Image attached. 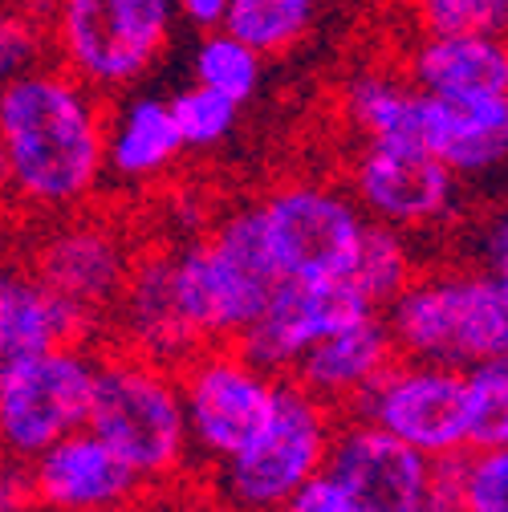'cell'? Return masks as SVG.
Segmentation results:
<instances>
[{
	"label": "cell",
	"instance_id": "24",
	"mask_svg": "<svg viewBox=\"0 0 508 512\" xmlns=\"http://www.w3.org/2000/svg\"><path fill=\"white\" fill-rule=\"evenodd\" d=\"M411 98L415 86L407 78L391 74H358L346 86V114L366 143H399L407 135V118H411Z\"/></svg>",
	"mask_w": 508,
	"mask_h": 512
},
{
	"label": "cell",
	"instance_id": "12",
	"mask_svg": "<svg viewBox=\"0 0 508 512\" xmlns=\"http://www.w3.org/2000/svg\"><path fill=\"white\" fill-rule=\"evenodd\" d=\"M326 472L350 492L358 512H427L431 460L366 419H338Z\"/></svg>",
	"mask_w": 508,
	"mask_h": 512
},
{
	"label": "cell",
	"instance_id": "35",
	"mask_svg": "<svg viewBox=\"0 0 508 512\" xmlns=\"http://www.w3.org/2000/svg\"><path fill=\"white\" fill-rule=\"evenodd\" d=\"M13 200V187H9V159H5V143H0V204Z\"/></svg>",
	"mask_w": 508,
	"mask_h": 512
},
{
	"label": "cell",
	"instance_id": "3",
	"mask_svg": "<svg viewBox=\"0 0 508 512\" xmlns=\"http://www.w3.org/2000/svg\"><path fill=\"white\" fill-rule=\"evenodd\" d=\"M86 431H94L143 484L171 476L192 447L175 370L118 346L94 354Z\"/></svg>",
	"mask_w": 508,
	"mask_h": 512
},
{
	"label": "cell",
	"instance_id": "6",
	"mask_svg": "<svg viewBox=\"0 0 508 512\" xmlns=\"http://www.w3.org/2000/svg\"><path fill=\"white\" fill-rule=\"evenodd\" d=\"M187 443L208 460H232L257 439L281 395V378L244 362L228 342L204 346L175 370Z\"/></svg>",
	"mask_w": 508,
	"mask_h": 512
},
{
	"label": "cell",
	"instance_id": "4",
	"mask_svg": "<svg viewBox=\"0 0 508 512\" xmlns=\"http://www.w3.org/2000/svg\"><path fill=\"white\" fill-rule=\"evenodd\" d=\"M175 256V297L204 346L232 342L252 326L281 285L261 236L257 204L228 212L204 240L183 244Z\"/></svg>",
	"mask_w": 508,
	"mask_h": 512
},
{
	"label": "cell",
	"instance_id": "25",
	"mask_svg": "<svg viewBox=\"0 0 508 512\" xmlns=\"http://www.w3.org/2000/svg\"><path fill=\"white\" fill-rule=\"evenodd\" d=\"M265 57H257L248 45H240L236 37H228L224 29L216 33H204L200 49H196V86L244 106L252 94L261 90V66Z\"/></svg>",
	"mask_w": 508,
	"mask_h": 512
},
{
	"label": "cell",
	"instance_id": "27",
	"mask_svg": "<svg viewBox=\"0 0 508 512\" xmlns=\"http://www.w3.org/2000/svg\"><path fill=\"white\" fill-rule=\"evenodd\" d=\"M468 382V452L508 447V366L484 362L464 370Z\"/></svg>",
	"mask_w": 508,
	"mask_h": 512
},
{
	"label": "cell",
	"instance_id": "15",
	"mask_svg": "<svg viewBox=\"0 0 508 512\" xmlns=\"http://www.w3.org/2000/svg\"><path fill=\"white\" fill-rule=\"evenodd\" d=\"M135 252L102 224H66L33 252V281L98 322L114 309Z\"/></svg>",
	"mask_w": 508,
	"mask_h": 512
},
{
	"label": "cell",
	"instance_id": "19",
	"mask_svg": "<svg viewBox=\"0 0 508 512\" xmlns=\"http://www.w3.org/2000/svg\"><path fill=\"white\" fill-rule=\"evenodd\" d=\"M407 82L419 94L448 102L508 98V49L504 37H423L411 49Z\"/></svg>",
	"mask_w": 508,
	"mask_h": 512
},
{
	"label": "cell",
	"instance_id": "5",
	"mask_svg": "<svg viewBox=\"0 0 508 512\" xmlns=\"http://www.w3.org/2000/svg\"><path fill=\"white\" fill-rule=\"evenodd\" d=\"M171 0H53L49 33L70 70L90 90L139 82L171 37Z\"/></svg>",
	"mask_w": 508,
	"mask_h": 512
},
{
	"label": "cell",
	"instance_id": "7",
	"mask_svg": "<svg viewBox=\"0 0 508 512\" xmlns=\"http://www.w3.org/2000/svg\"><path fill=\"white\" fill-rule=\"evenodd\" d=\"M338 411L281 378L269 427L240 456L224 460V484L244 512H277L309 476L326 468Z\"/></svg>",
	"mask_w": 508,
	"mask_h": 512
},
{
	"label": "cell",
	"instance_id": "26",
	"mask_svg": "<svg viewBox=\"0 0 508 512\" xmlns=\"http://www.w3.org/2000/svg\"><path fill=\"white\" fill-rule=\"evenodd\" d=\"M49 53H53L49 13L33 9V0H0V90L41 70Z\"/></svg>",
	"mask_w": 508,
	"mask_h": 512
},
{
	"label": "cell",
	"instance_id": "22",
	"mask_svg": "<svg viewBox=\"0 0 508 512\" xmlns=\"http://www.w3.org/2000/svg\"><path fill=\"white\" fill-rule=\"evenodd\" d=\"M346 281L374 313H383L415 281V256H411L407 236L366 220L362 244H358V256H354Z\"/></svg>",
	"mask_w": 508,
	"mask_h": 512
},
{
	"label": "cell",
	"instance_id": "14",
	"mask_svg": "<svg viewBox=\"0 0 508 512\" xmlns=\"http://www.w3.org/2000/svg\"><path fill=\"white\" fill-rule=\"evenodd\" d=\"M37 512H106L135 504L143 480L126 468L94 431H74L25 464Z\"/></svg>",
	"mask_w": 508,
	"mask_h": 512
},
{
	"label": "cell",
	"instance_id": "31",
	"mask_svg": "<svg viewBox=\"0 0 508 512\" xmlns=\"http://www.w3.org/2000/svg\"><path fill=\"white\" fill-rule=\"evenodd\" d=\"M277 512H358V508H354L350 492L322 468L317 476H309Z\"/></svg>",
	"mask_w": 508,
	"mask_h": 512
},
{
	"label": "cell",
	"instance_id": "8",
	"mask_svg": "<svg viewBox=\"0 0 508 512\" xmlns=\"http://www.w3.org/2000/svg\"><path fill=\"white\" fill-rule=\"evenodd\" d=\"M261 236L281 281H346L366 216L334 187L289 183L257 204Z\"/></svg>",
	"mask_w": 508,
	"mask_h": 512
},
{
	"label": "cell",
	"instance_id": "11",
	"mask_svg": "<svg viewBox=\"0 0 508 512\" xmlns=\"http://www.w3.org/2000/svg\"><path fill=\"white\" fill-rule=\"evenodd\" d=\"M370 313L374 309L354 293L350 281H281L269 305L252 317V326L240 330L228 346L257 370L285 378L313 342Z\"/></svg>",
	"mask_w": 508,
	"mask_h": 512
},
{
	"label": "cell",
	"instance_id": "37",
	"mask_svg": "<svg viewBox=\"0 0 508 512\" xmlns=\"http://www.w3.org/2000/svg\"><path fill=\"white\" fill-rule=\"evenodd\" d=\"M106 512H147V508H139V504H118V508H106Z\"/></svg>",
	"mask_w": 508,
	"mask_h": 512
},
{
	"label": "cell",
	"instance_id": "17",
	"mask_svg": "<svg viewBox=\"0 0 508 512\" xmlns=\"http://www.w3.org/2000/svg\"><path fill=\"white\" fill-rule=\"evenodd\" d=\"M403 147H415V151L439 159L456 179L460 175H484V171L504 163L508 98L448 102V98H431V94L415 90Z\"/></svg>",
	"mask_w": 508,
	"mask_h": 512
},
{
	"label": "cell",
	"instance_id": "10",
	"mask_svg": "<svg viewBox=\"0 0 508 512\" xmlns=\"http://www.w3.org/2000/svg\"><path fill=\"white\" fill-rule=\"evenodd\" d=\"M94 354L57 346L0 378V456L33 464L45 447L86 427Z\"/></svg>",
	"mask_w": 508,
	"mask_h": 512
},
{
	"label": "cell",
	"instance_id": "28",
	"mask_svg": "<svg viewBox=\"0 0 508 512\" xmlns=\"http://www.w3.org/2000/svg\"><path fill=\"white\" fill-rule=\"evenodd\" d=\"M167 110H171V122H175V131H179L183 151L187 147L204 151V147L224 143L232 135L236 118H240V106L236 102H228V98H220V94H212L204 86H187L183 94H175L167 102Z\"/></svg>",
	"mask_w": 508,
	"mask_h": 512
},
{
	"label": "cell",
	"instance_id": "9",
	"mask_svg": "<svg viewBox=\"0 0 508 512\" xmlns=\"http://www.w3.org/2000/svg\"><path fill=\"white\" fill-rule=\"evenodd\" d=\"M395 435L427 460L468 452V382L464 370L395 358L342 411Z\"/></svg>",
	"mask_w": 508,
	"mask_h": 512
},
{
	"label": "cell",
	"instance_id": "13",
	"mask_svg": "<svg viewBox=\"0 0 508 512\" xmlns=\"http://www.w3.org/2000/svg\"><path fill=\"white\" fill-rule=\"evenodd\" d=\"M354 204L370 224L415 232L452 212L456 175L415 147L366 143L354 163Z\"/></svg>",
	"mask_w": 508,
	"mask_h": 512
},
{
	"label": "cell",
	"instance_id": "23",
	"mask_svg": "<svg viewBox=\"0 0 508 512\" xmlns=\"http://www.w3.org/2000/svg\"><path fill=\"white\" fill-rule=\"evenodd\" d=\"M313 9L317 0H228L220 29L257 57H277L309 33Z\"/></svg>",
	"mask_w": 508,
	"mask_h": 512
},
{
	"label": "cell",
	"instance_id": "32",
	"mask_svg": "<svg viewBox=\"0 0 508 512\" xmlns=\"http://www.w3.org/2000/svg\"><path fill=\"white\" fill-rule=\"evenodd\" d=\"M0 512H37L29 496L25 464H13L5 456H0Z\"/></svg>",
	"mask_w": 508,
	"mask_h": 512
},
{
	"label": "cell",
	"instance_id": "16",
	"mask_svg": "<svg viewBox=\"0 0 508 512\" xmlns=\"http://www.w3.org/2000/svg\"><path fill=\"white\" fill-rule=\"evenodd\" d=\"M122 326V346L159 366H183L196 350H204L200 334L183 317L175 297V256L171 252H143L131 261L126 285L110 309Z\"/></svg>",
	"mask_w": 508,
	"mask_h": 512
},
{
	"label": "cell",
	"instance_id": "21",
	"mask_svg": "<svg viewBox=\"0 0 508 512\" xmlns=\"http://www.w3.org/2000/svg\"><path fill=\"white\" fill-rule=\"evenodd\" d=\"M183 155L163 98H135L106 126V167L122 179H155Z\"/></svg>",
	"mask_w": 508,
	"mask_h": 512
},
{
	"label": "cell",
	"instance_id": "33",
	"mask_svg": "<svg viewBox=\"0 0 508 512\" xmlns=\"http://www.w3.org/2000/svg\"><path fill=\"white\" fill-rule=\"evenodd\" d=\"M480 269L484 273H496V277H504V269H508V220H504V212H496L488 220V232H484V265Z\"/></svg>",
	"mask_w": 508,
	"mask_h": 512
},
{
	"label": "cell",
	"instance_id": "1",
	"mask_svg": "<svg viewBox=\"0 0 508 512\" xmlns=\"http://www.w3.org/2000/svg\"><path fill=\"white\" fill-rule=\"evenodd\" d=\"M0 143L13 200L33 212H70L106 171V118L86 82L41 66L0 90Z\"/></svg>",
	"mask_w": 508,
	"mask_h": 512
},
{
	"label": "cell",
	"instance_id": "20",
	"mask_svg": "<svg viewBox=\"0 0 508 512\" xmlns=\"http://www.w3.org/2000/svg\"><path fill=\"white\" fill-rule=\"evenodd\" d=\"M90 330L94 322L74 305L41 289L33 277H13L0 293V378L45 350L82 346Z\"/></svg>",
	"mask_w": 508,
	"mask_h": 512
},
{
	"label": "cell",
	"instance_id": "2",
	"mask_svg": "<svg viewBox=\"0 0 508 512\" xmlns=\"http://www.w3.org/2000/svg\"><path fill=\"white\" fill-rule=\"evenodd\" d=\"M383 322L407 362L448 370L500 362L508 354V277L484 269L415 277Z\"/></svg>",
	"mask_w": 508,
	"mask_h": 512
},
{
	"label": "cell",
	"instance_id": "36",
	"mask_svg": "<svg viewBox=\"0 0 508 512\" xmlns=\"http://www.w3.org/2000/svg\"><path fill=\"white\" fill-rule=\"evenodd\" d=\"M13 277H17V273H13V269H5V265H0V293H5V285H9V281H13Z\"/></svg>",
	"mask_w": 508,
	"mask_h": 512
},
{
	"label": "cell",
	"instance_id": "29",
	"mask_svg": "<svg viewBox=\"0 0 508 512\" xmlns=\"http://www.w3.org/2000/svg\"><path fill=\"white\" fill-rule=\"evenodd\" d=\"M419 21L431 37H504L508 0H419Z\"/></svg>",
	"mask_w": 508,
	"mask_h": 512
},
{
	"label": "cell",
	"instance_id": "30",
	"mask_svg": "<svg viewBox=\"0 0 508 512\" xmlns=\"http://www.w3.org/2000/svg\"><path fill=\"white\" fill-rule=\"evenodd\" d=\"M452 512H508V447L460 456Z\"/></svg>",
	"mask_w": 508,
	"mask_h": 512
},
{
	"label": "cell",
	"instance_id": "18",
	"mask_svg": "<svg viewBox=\"0 0 508 512\" xmlns=\"http://www.w3.org/2000/svg\"><path fill=\"white\" fill-rule=\"evenodd\" d=\"M395 358L399 354L387 334L383 313H370L362 322L342 326L322 342H313L289 370V382L342 415Z\"/></svg>",
	"mask_w": 508,
	"mask_h": 512
},
{
	"label": "cell",
	"instance_id": "34",
	"mask_svg": "<svg viewBox=\"0 0 508 512\" xmlns=\"http://www.w3.org/2000/svg\"><path fill=\"white\" fill-rule=\"evenodd\" d=\"M175 5L187 17V25H196L200 33H216L228 13V0H175Z\"/></svg>",
	"mask_w": 508,
	"mask_h": 512
}]
</instances>
